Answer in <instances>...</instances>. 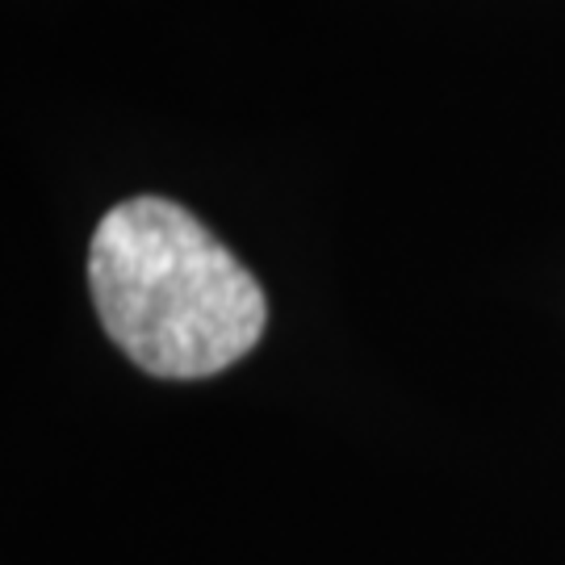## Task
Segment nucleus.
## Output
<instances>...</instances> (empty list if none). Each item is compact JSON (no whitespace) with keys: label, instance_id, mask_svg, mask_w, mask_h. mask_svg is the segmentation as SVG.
<instances>
[{"label":"nucleus","instance_id":"f257e3e1","mask_svg":"<svg viewBox=\"0 0 565 565\" xmlns=\"http://www.w3.org/2000/svg\"><path fill=\"white\" fill-rule=\"evenodd\" d=\"M88 285L109 340L151 377H214L264 335L260 281L184 205H114L88 247Z\"/></svg>","mask_w":565,"mask_h":565}]
</instances>
